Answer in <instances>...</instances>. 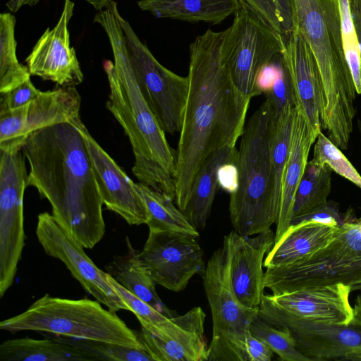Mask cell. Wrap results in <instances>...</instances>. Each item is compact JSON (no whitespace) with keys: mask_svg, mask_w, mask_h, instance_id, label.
<instances>
[{"mask_svg":"<svg viewBox=\"0 0 361 361\" xmlns=\"http://www.w3.org/2000/svg\"><path fill=\"white\" fill-rule=\"evenodd\" d=\"M226 30H207L190 44L188 94L176 151L175 203L183 212L207 157L241 137L251 99L235 85L224 54Z\"/></svg>","mask_w":361,"mask_h":361,"instance_id":"obj_1","label":"cell"},{"mask_svg":"<svg viewBox=\"0 0 361 361\" xmlns=\"http://www.w3.org/2000/svg\"><path fill=\"white\" fill-rule=\"evenodd\" d=\"M22 151L30 165L28 186L48 200L51 215L68 235L93 248L105 233L104 204L78 126L66 122L37 130Z\"/></svg>","mask_w":361,"mask_h":361,"instance_id":"obj_2","label":"cell"},{"mask_svg":"<svg viewBox=\"0 0 361 361\" xmlns=\"http://www.w3.org/2000/svg\"><path fill=\"white\" fill-rule=\"evenodd\" d=\"M118 13L117 3L109 0L94 17L104 30L114 56V62L106 60L103 64L109 86L106 108L130 140L134 176L140 183L175 201L176 152L140 90Z\"/></svg>","mask_w":361,"mask_h":361,"instance_id":"obj_3","label":"cell"},{"mask_svg":"<svg viewBox=\"0 0 361 361\" xmlns=\"http://www.w3.org/2000/svg\"><path fill=\"white\" fill-rule=\"evenodd\" d=\"M298 29L314 58L320 123L341 150L348 147L356 114V90L342 42L338 0H291Z\"/></svg>","mask_w":361,"mask_h":361,"instance_id":"obj_4","label":"cell"},{"mask_svg":"<svg viewBox=\"0 0 361 361\" xmlns=\"http://www.w3.org/2000/svg\"><path fill=\"white\" fill-rule=\"evenodd\" d=\"M274 113L265 99L246 122L237 161L238 187L230 195L229 214L234 230L252 236L271 229L279 212L271 134Z\"/></svg>","mask_w":361,"mask_h":361,"instance_id":"obj_5","label":"cell"},{"mask_svg":"<svg viewBox=\"0 0 361 361\" xmlns=\"http://www.w3.org/2000/svg\"><path fill=\"white\" fill-rule=\"evenodd\" d=\"M98 300L67 299L46 294L25 312L3 320L0 329L11 333L35 331L145 349L137 331ZM146 350V349H145Z\"/></svg>","mask_w":361,"mask_h":361,"instance_id":"obj_6","label":"cell"},{"mask_svg":"<svg viewBox=\"0 0 361 361\" xmlns=\"http://www.w3.org/2000/svg\"><path fill=\"white\" fill-rule=\"evenodd\" d=\"M264 283L274 295L336 283L360 290L361 217L349 209L328 243L295 263L267 268Z\"/></svg>","mask_w":361,"mask_h":361,"instance_id":"obj_7","label":"cell"},{"mask_svg":"<svg viewBox=\"0 0 361 361\" xmlns=\"http://www.w3.org/2000/svg\"><path fill=\"white\" fill-rule=\"evenodd\" d=\"M202 276L213 323L208 360L248 361L247 336L259 309L247 308L237 298L223 247L209 257Z\"/></svg>","mask_w":361,"mask_h":361,"instance_id":"obj_8","label":"cell"},{"mask_svg":"<svg viewBox=\"0 0 361 361\" xmlns=\"http://www.w3.org/2000/svg\"><path fill=\"white\" fill-rule=\"evenodd\" d=\"M226 29L224 54L231 78L247 97L259 95L257 82L263 68L284 49L283 37L243 3Z\"/></svg>","mask_w":361,"mask_h":361,"instance_id":"obj_9","label":"cell"},{"mask_svg":"<svg viewBox=\"0 0 361 361\" xmlns=\"http://www.w3.org/2000/svg\"><path fill=\"white\" fill-rule=\"evenodd\" d=\"M118 18L140 90L165 133H180L186 106L188 77L161 65L120 12Z\"/></svg>","mask_w":361,"mask_h":361,"instance_id":"obj_10","label":"cell"},{"mask_svg":"<svg viewBox=\"0 0 361 361\" xmlns=\"http://www.w3.org/2000/svg\"><path fill=\"white\" fill-rule=\"evenodd\" d=\"M23 151L0 152V297L11 288L25 246L23 197L28 186Z\"/></svg>","mask_w":361,"mask_h":361,"instance_id":"obj_11","label":"cell"},{"mask_svg":"<svg viewBox=\"0 0 361 361\" xmlns=\"http://www.w3.org/2000/svg\"><path fill=\"white\" fill-rule=\"evenodd\" d=\"M36 235L46 254L63 262L87 293L111 311H130L109 281L108 274L94 264L84 247L49 213L45 212L38 215Z\"/></svg>","mask_w":361,"mask_h":361,"instance_id":"obj_12","label":"cell"},{"mask_svg":"<svg viewBox=\"0 0 361 361\" xmlns=\"http://www.w3.org/2000/svg\"><path fill=\"white\" fill-rule=\"evenodd\" d=\"M197 238L180 232L149 230L140 256L156 284L180 292L202 271L204 252Z\"/></svg>","mask_w":361,"mask_h":361,"instance_id":"obj_13","label":"cell"},{"mask_svg":"<svg viewBox=\"0 0 361 361\" xmlns=\"http://www.w3.org/2000/svg\"><path fill=\"white\" fill-rule=\"evenodd\" d=\"M266 322L288 329L298 350L313 360L361 361V327L317 323L285 314L259 312Z\"/></svg>","mask_w":361,"mask_h":361,"instance_id":"obj_14","label":"cell"},{"mask_svg":"<svg viewBox=\"0 0 361 361\" xmlns=\"http://www.w3.org/2000/svg\"><path fill=\"white\" fill-rule=\"evenodd\" d=\"M350 293V286L336 283L278 295L264 294L259 311L285 314L317 323L349 325L353 318Z\"/></svg>","mask_w":361,"mask_h":361,"instance_id":"obj_15","label":"cell"},{"mask_svg":"<svg viewBox=\"0 0 361 361\" xmlns=\"http://www.w3.org/2000/svg\"><path fill=\"white\" fill-rule=\"evenodd\" d=\"M74 6L71 0H64L58 22L43 32L25 59L31 75L50 80L60 87H75L84 78L70 41L68 24Z\"/></svg>","mask_w":361,"mask_h":361,"instance_id":"obj_16","label":"cell"},{"mask_svg":"<svg viewBox=\"0 0 361 361\" xmlns=\"http://www.w3.org/2000/svg\"><path fill=\"white\" fill-rule=\"evenodd\" d=\"M274 240L275 233L271 229L255 237L233 231L224 238L222 247L233 289L240 303L247 308L259 309L265 288L263 259Z\"/></svg>","mask_w":361,"mask_h":361,"instance_id":"obj_17","label":"cell"},{"mask_svg":"<svg viewBox=\"0 0 361 361\" xmlns=\"http://www.w3.org/2000/svg\"><path fill=\"white\" fill-rule=\"evenodd\" d=\"M75 123L85 137L103 204L130 225L146 224L147 207L135 183L93 138L82 120Z\"/></svg>","mask_w":361,"mask_h":361,"instance_id":"obj_18","label":"cell"},{"mask_svg":"<svg viewBox=\"0 0 361 361\" xmlns=\"http://www.w3.org/2000/svg\"><path fill=\"white\" fill-rule=\"evenodd\" d=\"M206 314L195 307L183 315L171 317L160 329L137 331L140 340L155 361L208 360L204 336Z\"/></svg>","mask_w":361,"mask_h":361,"instance_id":"obj_19","label":"cell"},{"mask_svg":"<svg viewBox=\"0 0 361 361\" xmlns=\"http://www.w3.org/2000/svg\"><path fill=\"white\" fill-rule=\"evenodd\" d=\"M283 39L285 46L282 56L295 108L314 129L321 131L318 71L313 54L298 29L293 30Z\"/></svg>","mask_w":361,"mask_h":361,"instance_id":"obj_20","label":"cell"},{"mask_svg":"<svg viewBox=\"0 0 361 361\" xmlns=\"http://www.w3.org/2000/svg\"><path fill=\"white\" fill-rule=\"evenodd\" d=\"M303 114L295 108L290 147L286 166L274 243L278 242L290 226L295 195L304 173L311 147L319 133Z\"/></svg>","mask_w":361,"mask_h":361,"instance_id":"obj_21","label":"cell"},{"mask_svg":"<svg viewBox=\"0 0 361 361\" xmlns=\"http://www.w3.org/2000/svg\"><path fill=\"white\" fill-rule=\"evenodd\" d=\"M238 157V150L235 146H226L210 154L198 170L187 207L183 212L190 223L198 231L205 227L210 216L219 186V168L224 164L237 163Z\"/></svg>","mask_w":361,"mask_h":361,"instance_id":"obj_22","label":"cell"},{"mask_svg":"<svg viewBox=\"0 0 361 361\" xmlns=\"http://www.w3.org/2000/svg\"><path fill=\"white\" fill-rule=\"evenodd\" d=\"M339 226L309 222L290 226L267 252L263 266H287L297 262L328 243Z\"/></svg>","mask_w":361,"mask_h":361,"instance_id":"obj_23","label":"cell"},{"mask_svg":"<svg viewBox=\"0 0 361 361\" xmlns=\"http://www.w3.org/2000/svg\"><path fill=\"white\" fill-rule=\"evenodd\" d=\"M81 97L75 87H60L41 92L27 105L25 136L26 140L33 132L61 123H74L81 120Z\"/></svg>","mask_w":361,"mask_h":361,"instance_id":"obj_24","label":"cell"},{"mask_svg":"<svg viewBox=\"0 0 361 361\" xmlns=\"http://www.w3.org/2000/svg\"><path fill=\"white\" fill-rule=\"evenodd\" d=\"M140 8L158 18L218 24L239 10L240 0H140Z\"/></svg>","mask_w":361,"mask_h":361,"instance_id":"obj_25","label":"cell"},{"mask_svg":"<svg viewBox=\"0 0 361 361\" xmlns=\"http://www.w3.org/2000/svg\"><path fill=\"white\" fill-rule=\"evenodd\" d=\"M127 252L116 256L106 266V273L131 293L150 305L164 315L173 317L158 296L155 283L143 261L140 251L135 249L128 236L126 238Z\"/></svg>","mask_w":361,"mask_h":361,"instance_id":"obj_26","label":"cell"},{"mask_svg":"<svg viewBox=\"0 0 361 361\" xmlns=\"http://www.w3.org/2000/svg\"><path fill=\"white\" fill-rule=\"evenodd\" d=\"M1 361H96L93 353L81 347L54 339H8L0 345Z\"/></svg>","mask_w":361,"mask_h":361,"instance_id":"obj_27","label":"cell"},{"mask_svg":"<svg viewBox=\"0 0 361 361\" xmlns=\"http://www.w3.org/2000/svg\"><path fill=\"white\" fill-rule=\"evenodd\" d=\"M147 210L149 231L180 232L198 238L200 233L169 196L142 183H135Z\"/></svg>","mask_w":361,"mask_h":361,"instance_id":"obj_28","label":"cell"},{"mask_svg":"<svg viewBox=\"0 0 361 361\" xmlns=\"http://www.w3.org/2000/svg\"><path fill=\"white\" fill-rule=\"evenodd\" d=\"M16 17L10 12L0 14V94H4L30 79L27 66L17 58Z\"/></svg>","mask_w":361,"mask_h":361,"instance_id":"obj_29","label":"cell"},{"mask_svg":"<svg viewBox=\"0 0 361 361\" xmlns=\"http://www.w3.org/2000/svg\"><path fill=\"white\" fill-rule=\"evenodd\" d=\"M331 172L326 164L308 161L295 195L291 219L305 215L328 201L331 190Z\"/></svg>","mask_w":361,"mask_h":361,"instance_id":"obj_30","label":"cell"},{"mask_svg":"<svg viewBox=\"0 0 361 361\" xmlns=\"http://www.w3.org/2000/svg\"><path fill=\"white\" fill-rule=\"evenodd\" d=\"M252 335L264 341L283 361H310L296 347L291 332L286 328L274 326L258 315L250 324Z\"/></svg>","mask_w":361,"mask_h":361,"instance_id":"obj_31","label":"cell"},{"mask_svg":"<svg viewBox=\"0 0 361 361\" xmlns=\"http://www.w3.org/2000/svg\"><path fill=\"white\" fill-rule=\"evenodd\" d=\"M315 164L327 165L332 171L347 179L361 189V175L338 148L322 131L314 144L313 157Z\"/></svg>","mask_w":361,"mask_h":361,"instance_id":"obj_32","label":"cell"},{"mask_svg":"<svg viewBox=\"0 0 361 361\" xmlns=\"http://www.w3.org/2000/svg\"><path fill=\"white\" fill-rule=\"evenodd\" d=\"M56 338L87 350L99 357L100 360L155 361L147 350L143 348H135L87 339H77L58 335Z\"/></svg>","mask_w":361,"mask_h":361,"instance_id":"obj_33","label":"cell"},{"mask_svg":"<svg viewBox=\"0 0 361 361\" xmlns=\"http://www.w3.org/2000/svg\"><path fill=\"white\" fill-rule=\"evenodd\" d=\"M345 56L350 70L357 94H361L360 49L348 0H338Z\"/></svg>","mask_w":361,"mask_h":361,"instance_id":"obj_34","label":"cell"},{"mask_svg":"<svg viewBox=\"0 0 361 361\" xmlns=\"http://www.w3.org/2000/svg\"><path fill=\"white\" fill-rule=\"evenodd\" d=\"M27 105L0 112V152L14 154L22 150L26 142L25 121Z\"/></svg>","mask_w":361,"mask_h":361,"instance_id":"obj_35","label":"cell"},{"mask_svg":"<svg viewBox=\"0 0 361 361\" xmlns=\"http://www.w3.org/2000/svg\"><path fill=\"white\" fill-rule=\"evenodd\" d=\"M108 279L116 293L129 307L130 311L136 316L141 326L160 328L169 321L171 317L164 315L150 305L131 293L109 274Z\"/></svg>","mask_w":361,"mask_h":361,"instance_id":"obj_36","label":"cell"},{"mask_svg":"<svg viewBox=\"0 0 361 361\" xmlns=\"http://www.w3.org/2000/svg\"><path fill=\"white\" fill-rule=\"evenodd\" d=\"M264 94L272 106L275 118L295 107V99L283 56L277 75L269 89Z\"/></svg>","mask_w":361,"mask_h":361,"instance_id":"obj_37","label":"cell"},{"mask_svg":"<svg viewBox=\"0 0 361 361\" xmlns=\"http://www.w3.org/2000/svg\"><path fill=\"white\" fill-rule=\"evenodd\" d=\"M348 210L345 213L341 212L337 202L327 201L319 207L305 215L293 218L289 226L309 222L340 226L345 222Z\"/></svg>","mask_w":361,"mask_h":361,"instance_id":"obj_38","label":"cell"},{"mask_svg":"<svg viewBox=\"0 0 361 361\" xmlns=\"http://www.w3.org/2000/svg\"><path fill=\"white\" fill-rule=\"evenodd\" d=\"M41 92L35 87L30 79L9 92L1 94L0 112L27 105Z\"/></svg>","mask_w":361,"mask_h":361,"instance_id":"obj_39","label":"cell"},{"mask_svg":"<svg viewBox=\"0 0 361 361\" xmlns=\"http://www.w3.org/2000/svg\"><path fill=\"white\" fill-rule=\"evenodd\" d=\"M255 12L274 31L283 37L282 20L274 0H240Z\"/></svg>","mask_w":361,"mask_h":361,"instance_id":"obj_40","label":"cell"},{"mask_svg":"<svg viewBox=\"0 0 361 361\" xmlns=\"http://www.w3.org/2000/svg\"><path fill=\"white\" fill-rule=\"evenodd\" d=\"M247 353L248 361H270L274 356L272 350L250 332L247 336Z\"/></svg>","mask_w":361,"mask_h":361,"instance_id":"obj_41","label":"cell"},{"mask_svg":"<svg viewBox=\"0 0 361 361\" xmlns=\"http://www.w3.org/2000/svg\"><path fill=\"white\" fill-rule=\"evenodd\" d=\"M238 176L237 163L223 164L218 171L219 186L229 195L233 193L238 187Z\"/></svg>","mask_w":361,"mask_h":361,"instance_id":"obj_42","label":"cell"},{"mask_svg":"<svg viewBox=\"0 0 361 361\" xmlns=\"http://www.w3.org/2000/svg\"><path fill=\"white\" fill-rule=\"evenodd\" d=\"M279 11L283 37L294 30V17L291 0H274Z\"/></svg>","mask_w":361,"mask_h":361,"instance_id":"obj_43","label":"cell"},{"mask_svg":"<svg viewBox=\"0 0 361 361\" xmlns=\"http://www.w3.org/2000/svg\"><path fill=\"white\" fill-rule=\"evenodd\" d=\"M350 12L360 49L361 59V0H348Z\"/></svg>","mask_w":361,"mask_h":361,"instance_id":"obj_44","label":"cell"},{"mask_svg":"<svg viewBox=\"0 0 361 361\" xmlns=\"http://www.w3.org/2000/svg\"><path fill=\"white\" fill-rule=\"evenodd\" d=\"M40 0H8L6 6L8 11L17 12L20 8L25 6H35Z\"/></svg>","mask_w":361,"mask_h":361,"instance_id":"obj_45","label":"cell"},{"mask_svg":"<svg viewBox=\"0 0 361 361\" xmlns=\"http://www.w3.org/2000/svg\"><path fill=\"white\" fill-rule=\"evenodd\" d=\"M353 308V318L349 325L361 327V294L357 296Z\"/></svg>","mask_w":361,"mask_h":361,"instance_id":"obj_46","label":"cell"},{"mask_svg":"<svg viewBox=\"0 0 361 361\" xmlns=\"http://www.w3.org/2000/svg\"><path fill=\"white\" fill-rule=\"evenodd\" d=\"M90 4L97 11L104 8L109 0H85Z\"/></svg>","mask_w":361,"mask_h":361,"instance_id":"obj_47","label":"cell"},{"mask_svg":"<svg viewBox=\"0 0 361 361\" xmlns=\"http://www.w3.org/2000/svg\"><path fill=\"white\" fill-rule=\"evenodd\" d=\"M357 127H358V130H359V132H360V134L361 136V118L358 119Z\"/></svg>","mask_w":361,"mask_h":361,"instance_id":"obj_48","label":"cell"},{"mask_svg":"<svg viewBox=\"0 0 361 361\" xmlns=\"http://www.w3.org/2000/svg\"><path fill=\"white\" fill-rule=\"evenodd\" d=\"M360 291H361V289H360Z\"/></svg>","mask_w":361,"mask_h":361,"instance_id":"obj_49","label":"cell"}]
</instances>
